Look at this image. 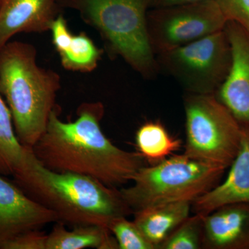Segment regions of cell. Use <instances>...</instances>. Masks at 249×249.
<instances>
[{"label":"cell","instance_id":"obj_2","mask_svg":"<svg viewBox=\"0 0 249 249\" xmlns=\"http://www.w3.org/2000/svg\"><path fill=\"white\" fill-rule=\"evenodd\" d=\"M14 182L28 196L71 227L98 225L108 228L115 218L133 214L120 191L89 177L60 173L44 166L32 149L25 147Z\"/></svg>","mask_w":249,"mask_h":249},{"label":"cell","instance_id":"obj_10","mask_svg":"<svg viewBox=\"0 0 249 249\" xmlns=\"http://www.w3.org/2000/svg\"><path fill=\"white\" fill-rule=\"evenodd\" d=\"M58 222L52 211L0 175V247L23 232Z\"/></svg>","mask_w":249,"mask_h":249},{"label":"cell","instance_id":"obj_9","mask_svg":"<svg viewBox=\"0 0 249 249\" xmlns=\"http://www.w3.org/2000/svg\"><path fill=\"white\" fill-rule=\"evenodd\" d=\"M224 31L231 50V65L214 95L241 124L249 126V31L227 22Z\"/></svg>","mask_w":249,"mask_h":249},{"label":"cell","instance_id":"obj_14","mask_svg":"<svg viewBox=\"0 0 249 249\" xmlns=\"http://www.w3.org/2000/svg\"><path fill=\"white\" fill-rule=\"evenodd\" d=\"M50 31L54 47L65 70L86 73L97 67L102 54L101 49L85 33L72 34L62 15L55 18Z\"/></svg>","mask_w":249,"mask_h":249},{"label":"cell","instance_id":"obj_18","mask_svg":"<svg viewBox=\"0 0 249 249\" xmlns=\"http://www.w3.org/2000/svg\"><path fill=\"white\" fill-rule=\"evenodd\" d=\"M25 149L18 139L11 111L0 93V175L13 176L22 164Z\"/></svg>","mask_w":249,"mask_h":249},{"label":"cell","instance_id":"obj_13","mask_svg":"<svg viewBox=\"0 0 249 249\" xmlns=\"http://www.w3.org/2000/svg\"><path fill=\"white\" fill-rule=\"evenodd\" d=\"M227 178L193 203L195 213L206 214L224 205L249 203V126L242 124L240 150Z\"/></svg>","mask_w":249,"mask_h":249},{"label":"cell","instance_id":"obj_7","mask_svg":"<svg viewBox=\"0 0 249 249\" xmlns=\"http://www.w3.org/2000/svg\"><path fill=\"white\" fill-rule=\"evenodd\" d=\"M156 55L159 69L194 94H214L231 65V50L224 29Z\"/></svg>","mask_w":249,"mask_h":249},{"label":"cell","instance_id":"obj_3","mask_svg":"<svg viewBox=\"0 0 249 249\" xmlns=\"http://www.w3.org/2000/svg\"><path fill=\"white\" fill-rule=\"evenodd\" d=\"M36 56L34 46L19 41H10L0 49V93L18 140L29 148L45 132L60 89L58 73L39 66Z\"/></svg>","mask_w":249,"mask_h":249},{"label":"cell","instance_id":"obj_24","mask_svg":"<svg viewBox=\"0 0 249 249\" xmlns=\"http://www.w3.org/2000/svg\"><path fill=\"white\" fill-rule=\"evenodd\" d=\"M1 1H2V0H0V4H1Z\"/></svg>","mask_w":249,"mask_h":249},{"label":"cell","instance_id":"obj_23","mask_svg":"<svg viewBox=\"0 0 249 249\" xmlns=\"http://www.w3.org/2000/svg\"><path fill=\"white\" fill-rule=\"evenodd\" d=\"M197 1H199V0H150V9L188 4V3Z\"/></svg>","mask_w":249,"mask_h":249},{"label":"cell","instance_id":"obj_1","mask_svg":"<svg viewBox=\"0 0 249 249\" xmlns=\"http://www.w3.org/2000/svg\"><path fill=\"white\" fill-rule=\"evenodd\" d=\"M104 114L102 103H85L76 120L65 122L54 109L45 132L31 148L36 158L53 171L85 175L114 188L132 181L145 160L138 152L122 150L107 139L101 125Z\"/></svg>","mask_w":249,"mask_h":249},{"label":"cell","instance_id":"obj_17","mask_svg":"<svg viewBox=\"0 0 249 249\" xmlns=\"http://www.w3.org/2000/svg\"><path fill=\"white\" fill-rule=\"evenodd\" d=\"M138 152L150 164L160 163L181 147V141L172 137L160 122L145 123L136 134Z\"/></svg>","mask_w":249,"mask_h":249},{"label":"cell","instance_id":"obj_4","mask_svg":"<svg viewBox=\"0 0 249 249\" xmlns=\"http://www.w3.org/2000/svg\"><path fill=\"white\" fill-rule=\"evenodd\" d=\"M150 0H58L77 10L82 19L97 29L113 52L145 78L160 69L147 28Z\"/></svg>","mask_w":249,"mask_h":249},{"label":"cell","instance_id":"obj_20","mask_svg":"<svg viewBox=\"0 0 249 249\" xmlns=\"http://www.w3.org/2000/svg\"><path fill=\"white\" fill-rule=\"evenodd\" d=\"M108 229L115 237L119 249H155L134 221H129L127 217L113 219Z\"/></svg>","mask_w":249,"mask_h":249},{"label":"cell","instance_id":"obj_19","mask_svg":"<svg viewBox=\"0 0 249 249\" xmlns=\"http://www.w3.org/2000/svg\"><path fill=\"white\" fill-rule=\"evenodd\" d=\"M203 249V214L195 213L185 219L159 249Z\"/></svg>","mask_w":249,"mask_h":249},{"label":"cell","instance_id":"obj_22","mask_svg":"<svg viewBox=\"0 0 249 249\" xmlns=\"http://www.w3.org/2000/svg\"><path fill=\"white\" fill-rule=\"evenodd\" d=\"M47 237L40 230L29 231L6 242L0 249H46Z\"/></svg>","mask_w":249,"mask_h":249},{"label":"cell","instance_id":"obj_12","mask_svg":"<svg viewBox=\"0 0 249 249\" xmlns=\"http://www.w3.org/2000/svg\"><path fill=\"white\" fill-rule=\"evenodd\" d=\"M58 0H2L0 4V49L19 33L50 30Z\"/></svg>","mask_w":249,"mask_h":249},{"label":"cell","instance_id":"obj_11","mask_svg":"<svg viewBox=\"0 0 249 249\" xmlns=\"http://www.w3.org/2000/svg\"><path fill=\"white\" fill-rule=\"evenodd\" d=\"M203 249H249V203L224 205L203 214Z\"/></svg>","mask_w":249,"mask_h":249},{"label":"cell","instance_id":"obj_5","mask_svg":"<svg viewBox=\"0 0 249 249\" xmlns=\"http://www.w3.org/2000/svg\"><path fill=\"white\" fill-rule=\"evenodd\" d=\"M225 170L183 154L175 155L144 165L134 175L132 186L119 191L133 213L159 205L193 203L217 186Z\"/></svg>","mask_w":249,"mask_h":249},{"label":"cell","instance_id":"obj_6","mask_svg":"<svg viewBox=\"0 0 249 249\" xmlns=\"http://www.w3.org/2000/svg\"><path fill=\"white\" fill-rule=\"evenodd\" d=\"M184 109L183 155L227 170L240 150L242 124L214 94L188 93Z\"/></svg>","mask_w":249,"mask_h":249},{"label":"cell","instance_id":"obj_16","mask_svg":"<svg viewBox=\"0 0 249 249\" xmlns=\"http://www.w3.org/2000/svg\"><path fill=\"white\" fill-rule=\"evenodd\" d=\"M68 230L57 222L47 235L46 249H119L115 237L107 227L78 226Z\"/></svg>","mask_w":249,"mask_h":249},{"label":"cell","instance_id":"obj_21","mask_svg":"<svg viewBox=\"0 0 249 249\" xmlns=\"http://www.w3.org/2000/svg\"><path fill=\"white\" fill-rule=\"evenodd\" d=\"M227 22L240 24L249 31V0H214Z\"/></svg>","mask_w":249,"mask_h":249},{"label":"cell","instance_id":"obj_15","mask_svg":"<svg viewBox=\"0 0 249 249\" xmlns=\"http://www.w3.org/2000/svg\"><path fill=\"white\" fill-rule=\"evenodd\" d=\"M192 206L190 201H180L147 208L134 213V222L155 249H159L189 217Z\"/></svg>","mask_w":249,"mask_h":249},{"label":"cell","instance_id":"obj_8","mask_svg":"<svg viewBox=\"0 0 249 249\" xmlns=\"http://www.w3.org/2000/svg\"><path fill=\"white\" fill-rule=\"evenodd\" d=\"M227 22L214 0L154 8L147 14L149 40L155 55L224 30Z\"/></svg>","mask_w":249,"mask_h":249}]
</instances>
